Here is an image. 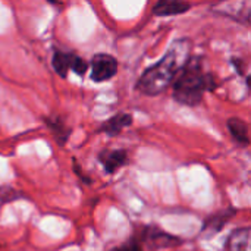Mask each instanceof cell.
<instances>
[{
  "mask_svg": "<svg viewBox=\"0 0 251 251\" xmlns=\"http://www.w3.org/2000/svg\"><path fill=\"white\" fill-rule=\"evenodd\" d=\"M191 57V43L187 38L172 43L166 54L151 68H149L138 79L137 90L146 96H157L163 93L178 76L181 69Z\"/></svg>",
  "mask_w": 251,
  "mask_h": 251,
  "instance_id": "6da1fadb",
  "label": "cell"
},
{
  "mask_svg": "<svg viewBox=\"0 0 251 251\" xmlns=\"http://www.w3.org/2000/svg\"><path fill=\"white\" fill-rule=\"evenodd\" d=\"M215 78L204 72L201 57H190L174 81V99L184 104L194 107L201 103L203 94L215 88Z\"/></svg>",
  "mask_w": 251,
  "mask_h": 251,
  "instance_id": "7a4b0ae2",
  "label": "cell"
},
{
  "mask_svg": "<svg viewBox=\"0 0 251 251\" xmlns=\"http://www.w3.org/2000/svg\"><path fill=\"white\" fill-rule=\"evenodd\" d=\"M54 71L65 78L68 75V71H74L78 75H84L88 65L85 60H82L79 56L74 53H65V51H54V56L51 59Z\"/></svg>",
  "mask_w": 251,
  "mask_h": 251,
  "instance_id": "3957f363",
  "label": "cell"
},
{
  "mask_svg": "<svg viewBox=\"0 0 251 251\" xmlns=\"http://www.w3.org/2000/svg\"><path fill=\"white\" fill-rule=\"evenodd\" d=\"M118 72V62L113 56L99 53L91 60V79L96 82H104L113 78Z\"/></svg>",
  "mask_w": 251,
  "mask_h": 251,
  "instance_id": "277c9868",
  "label": "cell"
},
{
  "mask_svg": "<svg viewBox=\"0 0 251 251\" xmlns=\"http://www.w3.org/2000/svg\"><path fill=\"white\" fill-rule=\"evenodd\" d=\"M143 241L153 250L168 249V247H176L182 244V240L178 237H174L171 234H166L165 231L159 228H144L143 231Z\"/></svg>",
  "mask_w": 251,
  "mask_h": 251,
  "instance_id": "5b68a950",
  "label": "cell"
},
{
  "mask_svg": "<svg viewBox=\"0 0 251 251\" xmlns=\"http://www.w3.org/2000/svg\"><path fill=\"white\" fill-rule=\"evenodd\" d=\"M234 215H235V209H226L209 216L203 224L201 234L209 237V235H215L216 232H221L222 228L232 219Z\"/></svg>",
  "mask_w": 251,
  "mask_h": 251,
  "instance_id": "8992f818",
  "label": "cell"
},
{
  "mask_svg": "<svg viewBox=\"0 0 251 251\" xmlns=\"http://www.w3.org/2000/svg\"><path fill=\"white\" fill-rule=\"evenodd\" d=\"M191 4L185 0H157L153 6V13L156 16H175L185 13Z\"/></svg>",
  "mask_w": 251,
  "mask_h": 251,
  "instance_id": "52a82bcc",
  "label": "cell"
},
{
  "mask_svg": "<svg viewBox=\"0 0 251 251\" xmlns=\"http://www.w3.org/2000/svg\"><path fill=\"white\" fill-rule=\"evenodd\" d=\"M99 160L104 166L107 174H115L119 168H122L128 160V153L125 150H104L100 153Z\"/></svg>",
  "mask_w": 251,
  "mask_h": 251,
  "instance_id": "ba28073f",
  "label": "cell"
},
{
  "mask_svg": "<svg viewBox=\"0 0 251 251\" xmlns=\"http://www.w3.org/2000/svg\"><path fill=\"white\" fill-rule=\"evenodd\" d=\"M251 241V229L249 226L234 229L225 244L226 251H251L250 250Z\"/></svg>",
  "mask_w": 251,
  "mask_h": 251,
  "instance_id": "9c48e42d",
  "label": "cell"
},
{
  "mask_svg": "<svg viewBox=\"0 0 251 251\" xmlns=\"http://www.w3.org/2000/svg\"><path fill=\"white\" fill-rule=\"evenodd\" d=\"M132 124V116L128 115V113H118L115 115L113 118H110L107 122H104L101 126H100V132H106L112 137L118 135L122 132L124 128L129 126Z\"/></svg>",
  "mask_w": 251,
  "mask_h": 251,
  "instance_id": "30bf717a",
  "label": "cell"
},
{
  "mask_svg": "<svg viewBox=\"0 0 251 251\" xmlns=\"http://www.w3.org/2000/svg\"><path fill=\"white\" fill-rule=\"evenodd\" d=\"M226 126H228L231 135L235 138L237 143H240L243 146H249L250 144L249 125L243 119H240V118H231V119H228Z\"/></svg>",
  "mask_w": 251,
  "mask_h": 251,
  "instance_id": "8fae6325",
  "label": "cell"
},
{
  "mask_svg": "<svg viewBox=\"0 0 251 251\" xmlns=\"http://www.w3.org/2000/svg\"><path fill=\"white\" fill-rule=\"evenodd\" d=\"M46 122H47L50 131L54 134L57 143L59 144H65L68 137H69V134H71V129L65 125V122L62 119H59V118H47Z\"/></svg>",
  "mask_w": 251,
  "mask_h": 251,
  "instance_id": "7c38bea8",
  "label": "cell"
},
{
  "mask_svg": "<svg viewBox=\"0 0 251 251\" xmlns=\"http://www.w3.org/2000/svg\"><path fill=\"white\" fill-rule=\"evenodd\" d=\"M19 193H16L15 190L9 188V187H1L0 188V201L1 203H7L10 200H15V199H19Z\"/></svg>",
  "mask_w": 251,
  "mask_h": 251,
  "instance_id": "4fadbf2b",
  "label": "cell"
},
{
  "mask_svg": "<svg viewBox=\"0 0 251 251\" xmlns=\"http://www.w3.org/2000/svg\"><path fill=\"white\" fill-rule=\"evenodd\" d=\"M110 251H143V247H141V244L138 241L131 240V241H128V243H125V244H122V246H119V247H116V249Z\"/></svg>",
  "mask_w": 251,
  "mask_h": 251,
  "instance_id": "5bb4252c",
  "label": "cell"
}]
</instances>
